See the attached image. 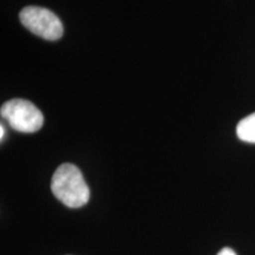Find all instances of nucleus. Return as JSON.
<instances>
[{"instance_id":"nucleus-4","label":"nucleus","mask_w":255,"mask_h":255,"mask_svg":"<svg viewBox=\"0 0 255 255\" xmlns=\"http://www.w3.org/2000/svg\"><path fill=\"white\" fill-rule=\"evenodd\" d=\"M237 135L241 141L255 143V113L242 119L237 127Z\"/></svg>"},{"instance_id":"nucleus-6","label":"nucleus","mask_w":255,"mask_h":255,"mask_svg":"<svg viewBox=\"0 0 255 255\" xmlns=\"http://www.w3.org/2000/svg\"><path fill=\"white\" fill-rule=\"evenodd\" d=\"M0 132H1V135H0V138H1V141L4 139V133H5V128L4 126L1 124V127H0Z\"/></svg>"},{"instance_id":"nucleus-3","label":"nucleus","mask_w":255,"mask_h":255,"mask_svg":"<svg viewBox=\"0 0 255 255\" xmlns=\"http://www.w3.org/2000/svg\"><path fill=\"white\" fill-rule=\"evenodd\" d=\"M19 18L21 24L28 31L45 40H58L64 33L60 19L47 8L39 6H27L21 9Z\"/></svg>"},{"instance_id":"nucleus-1","label":"nucleus","mask_w":255,"mask_h":255,"mask_svg":"<svg viewBox=\"0 0 255 255\" xmlns=\"http://www.w3.org/2000/svg\"><path fill=\"white\" fill-rule=\"evenodd\" d=\"M51 190L70 208H81L90 199V189L81 170L71 163H64L57 168L51 180Z\"/></svg>"},{"instance_id":"nucleus-2","label":"nucleus","mask_w":255,"mask_h":255,"mask_svg":"<svg viewBox=\"0 0 255 255\" xmlns=\"http://www.w3.org/2000/svg\"><path fill=\"white\" fill-rule=\"evenodd\" d=\"M0 114L9 127L20 132H36L44 124L41 111L30 101L21 98H14L2 104Z\"/></svg>"},{"instance_id":"nucleus-5","label":"nucleus","mask_w":255,"mask_h":255,"mask_svg":"<svg viewBox=\"0 0 255 255\" xmlns=\"http://www.w3.org/2000/svg\"><path fill=\"white\" fill-rule=\"evenodd\" d=\"M218 255H237V253H235V252L233 251L232 248L225 247V248H222V250L219 252Z\"/></svg>"}]
</instances>
